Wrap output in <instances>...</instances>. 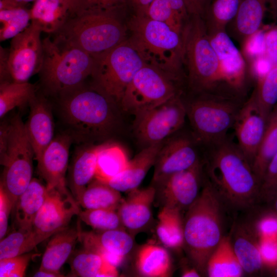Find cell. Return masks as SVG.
<instances>
[{
    "label": "cell",
    "mask_w": 277,
    "mask_h": 277,
    "mask_svg": "<svg viewBox=\"0 0 277 277\" xmlns=\"http://www.w3.org/2000/svg\"><path fill=\"white\" fill-rule=\"evenodd\" d=\"M260 250L264 264L271 266L277 262V239L275 237H261Z\"/></svg>",
    "instance_id": "cell-50"
},
{
    "label": "cell",
    "mask_w": 277,
    "mask_h": 277,
    "mask_svg": "<svg viewBox=\"0 0 277 277\" xmlns=\"http://www.w3.org/2000/svg\"><path fill=\"white\" fill-rule=\"evenodd\" d=\"M208 146L206 178L225 203L244 209L258 201L261 182L238 145L226 138Z\"/></svg>",
    "instance_id": "cell-2"
},
{
    "label": "cell",
    "mask_w": 277,
    "mask_h": 277,
    "mask_svg": "<svg viewBox=\"0 0 277 277\" xmlns=\"http://www.w3.org/2000/svg\"><path fill=\"white\" fill-rule=\"evenodd\" d=\"M135 267L138 274L145 277H167L171 274L172 263L169 252L154 243L142 246L137 251Z\"/></svg>",
    "instance_id": "cell-29"
},
{
    "label": "cell",
    "mask_w": 277,
    "mask_h": 277,
    "mask_svg": "<svg viewBox=\"0 0 277 277\" xmlns=\"http://www.w3.org/2000/svg\"><path fill=\"white\" fill-rule=\"evenodd\" d=\"M186 116L185 104L178 94L135 117V135L145 147L164 142L182 127Z\"/></svg>",
    "instance_id": "cell-13"
},
{
    "label": "cell",
    "mask_w": 277,
    "mask_h": 277,
    "mask_svg": "<svg viewBox=\"0 0 277 277\" xmlns=\"http://www.w3.org/2000/svg\"><path fill=\"white\" fill-rule=\"evenodd\" d=\"M184 63L190 86L195 90L214 92L222 83L218 58L201 16L191 15L183 32Z\"/></svg>",
    "instance_id": "cell-7"
},
{
    "label": "cell",
    "mask_w": 277,
    "mask_h": 277,
    "mask_svg": "<svg viewBox=\"0 0 277 277\" xmlns=\"http://www.w3.org/2000/svg\"><path fill=\"white\" fill-rule=\"evenodd\" d=\"M30 10L31 23L42 32H56L70 16L72 7L65 0H36Z\"/></svg>",
    "instance_id": "cell-27"
},
{
    "label": "cell",
    "mask_w": 277,
    "mask_h": 277,
    "mask_svg": "<svg viewBox=\"0 0 277 277\" xmlns=\"http://www.w3.org/2000/svg\"><path fill=\"white\" fill-rule=\"evenodd\" d=\"M249 64L250 72L256 80L264 76L273 66L265 55L255 58Z\"/></svg>",
    "instance_id": "cell-52"
},
{
    "label": "cell",
    "mask_w": 277,
    "mask_h": 277,
    "mask_svg": "<svg viewBox=\"0 0 277 277\" xmlns=\"http://www.w3.org/2000/svg\"><path fill=\"white\" fill-rule=\"evenodd\" d=\"M205 92L185 105L194 138L209 146L226 138L242 104L215 92Z\"/></svg>",
    "instance_id": "cell-8"
},
{
    "label": "cell",
    "mask_w": 277,
    "mask_h": 277,
    "mask_svg": "<svg viewBox=\"0 0 277 277\" xmlns=\"http://www.w3.org/2000/svg\"><path fill=\"white\" fill-rule=\"evenodd\" d=\"M93 59L91 85L118 104L127 87L146 63L128 39Z\"/></svg>",
    "instance_id": "cell-9"
},
{
    "label": "cell",
    "mask_w": 277,
    "mask_h": 277,
    "mask_svg": "<svg viewBox=\"0 0 277 277\" xmlns=\"http://www.w3.org/2000/svg\"><path fill=\"white\" fill-rule=\"evenodd\" d=\"M204 164L200 160L191 167L174 173L159 184L155 199L161 207L187 209L197 197L203 182Z\"/></svg>",
    "instance_id": "cell-14"
},
{
    "label": "cell",
    "mask_w": 277,
    "mask_h": 277,
    "mask_svg": "<svg viewBox=\"0 0 277 277\" xmlns=\"http://www.w3.org/2000/svg\"><path fill=\"white\" fill-rule=\"evenodd\" d=\"M129 7V0H75L76 10H108Z\"/></svg>",
    "instance_id": "cell-47"
},
{
    "label": "cell",
    "mask_w": 277,
    "mask_h": 277,
    "mask_svg": "<svg viewBox=\"0 0 277 277\" xmlns=\"http://www.w3.org/2000/svg\"><path fill=\"white\" fill-rule=\"evenodd\" d=\"M129 160L124 148L115 143H102L97 155L95 179L107 182L122 172Z\"/></svg>",
    "instance_id": "cell-35"
},
{
    "label": "cell",
    "mask_w": 277,
    "mask_h": 277,
    "mask_svg": "<svg viewBox=\"0 0 277 277\" xmlns=\"http://www.w3.org/2000/svg\"><path fill=\"white\" fill-rule=\"evenodd\" d=\"M37 93L35 85L27 82L0 83V117L16 107L29 106Z\"/></svg>",
    "instance_id": "cell-38"
},
{
    "label": "cell",
    "mask_w": 277,
    "mask_h": 277,
    "mask_svg": "<svg viewBox=\"0 0 277 277\" xmlns=\"http://www.w3.org/2000/svg\"><path fill=\"white\" fill-rule=\"evenodd\" d=\"M71 275L79 277H115L118 275L116 266L100 254L84 248L70 262Z\"/></svg>",
    "instance_id": "cell-31"
},
{
    "label": "cell",
    "mask_w": 277,
    "mask_h": 277,
    "mask_svg": "<svg viewBox=\"0 0 277 277\" xmlns=\"http://www.w3.org/2000/svg\"><path fill=\"white\" fill-rule=\"evenodd\" d=\"M149 17L163 22L183 33L189 14L184 0H153L147 12Z\"/></svg>",
    "instance_id": "cell-34"
},
{
    "label": "cell",
    "mask_w": 277,
    "mask_h": 277,
    "mask_svg": "<svg viewBox=\"0 0 277 277\" xmlns=\"http://www.w3.org/2000/svg\"><path fill=\"white\" fill-rule=\"evenodd\" d=\"M79 240L84 248L100 254L116 267L123 263L134 245L133 236L124 229L80 230Z\"/></svg>",
    "instance_id": "cell-19"
},
{
    "label": "cell",
    "mask_w": 277,
    "mask_h": 277,
    "mask_svg": "<svg viewBox=\"0 0 277 277\" xmlns=\"http://www.w3.org/2000/svg\"><path fill=\"white\" fill-rule=\"evenodd\" d=\"M244 272L233 250L231 237L224 235L208 260L207 274L210 277H240Z\"/></svg>",
    "instance_id": "cell-32"
},
{
    "label": "cell",
    "mask_w": 277,
    "mask_h": 277,
    "mask_svg": "<svg viewBox=\"0 0 277 277\" xmlns=\"http://www.w3.org/2000/svg\"><path fill=\"white\" fill-rule=\"evenodd\" d=\"M34 152L27 134L25 123L18 114L10 120L7 149L0 155L4 167L1 185L12 202L13 209L19 195L32 179Z\"/></svg>",
    "instance_id": "cell-10"
},
{
    "label": "cell",
    "mask_w": 277,
    "mask_h": 277,
    "mask_svg": "<svg viewBox=\"0 0 277 277\" xmlns=\"http://www.w3.org/2000/svg\"><path fill=\"white\" fill-rule=\"evenodd\" d=\"M277 153V104L270 113L260 147L252 162V168L260 182L267 167Z\"/></svg>",
    "instance_id": "cell-37"
},
{
    "label": "cell",
    "mask_w": 277,
    "mask_h": 277,
    "mask_svg": "<svg viewBox=\"0 0 277 277\" xmlns=\"http://www.w3.org/2000/svg\"><path fill=\"white\" fill-rule=\"evenodd\" d=\"M216 54L222 82L238 92L244 88L248 71L246 60L226 31L208 34Z\"/></svg>",
    "instance_id": "cell-17"
},
{
    "label": "cell",
    "mask_w": 277,
    "mask_h": 277,
    "mask_svg": "<svg viewBox=\"0 0 277 277\" xmlns=\"http://www.w3.org/2000/svg\"><path fill=\"white\" fill-rule=\"evenodd\" d=\"M240 0H213L205 13L204 20L208 34L225 31L234 19Z\"/></svg>",
    "instance_id": "cell-39"
},
{
    "label": "cell",
    "mask_w": 277,
    "mask_h": 277,
    "mask_svg": "<svg viewBox=\"0 0 277 277\" xmlns=\"http://www.w3.org/2000/svg\"><path fill=\"white\" fill-rule=\"evenodd\" d=\"M13 206L8 195L0 186V239L4 238L8 229V219Z\"/></svg>",
    "instance_id": "cell-49"
},
{
    "label": "cell",
    "mask_w": 277,
    "mask_h": 277,
    "mask_svg": "<svg viewBox=\"0 0 277 277\" xmlns=\"http://www.w3.org/2000/svg\"><path fill=\"white\" fill-rule=\"evenodd\" d=\"M225 205L206 178L197 197L187 209L184 219V248L201 273L206 272L208 260L224 236Z\"/></svg>",
    "instance_id": "cell-3"
},
{
    "label": "cell",
    "mask_w": 277,
    "mask_h": 277,
    "mask_svg": "<svg viewBox=\"0 0 277 277\" xmlns=\"http://www.w3.org/2000/svg\"><path fill=\"white\" fill-rule=\"evenodd\" d=\"M33 254L28 252L0 260L1 277H23Z\"/></svg>",
    "instance_id": "cell-45"
},
{
    "label": "cell",
    "mask_w": 277,
    "mask_h": 277,
    "mask_svg": "<svg viewBox=\"0 0 277 277\" xmlns=\"http://www.w3.org/2000/svg\"><path fill=\"white\" fill-rule=\"evenodd\" d=\"M199 160L188 138L180 136L164 143L154 165L151 185L154 186L171 175L191 167Z\"/></svg>",
    "instance_id": "cell-18"
},
{
    "label": "cell",
    "mask_w": 277,
    "mask_h": 277,
    "mask_svg": "<svg viewBox=\"0 0 277 277\" xmlns=\"http://www.w3.org/2000/svg\"><path fill=\"white\" fill-rule=\"evenodd\" d=\"M264 44V55L273 66L277 65V26L265 30Z\"/></svg>",
    "instance_id": "cell-48"
},
{
    "label": "cell",
    "mask_w": 277,
    "mask_h": 277,
    "mask_svg": "<svg viewBox=\"0 0 277 277\" xmlns=\"http://www.w3.org/2000/svg\"><path fill=\"white\" fill-rule=\"evenodd\" d=\"M44 93H36L29 104L30 112L25 123L27 134L37 160L54 139L51 106Z\"/></svg>",
    "instance_id": "cell-21"
},
{
    "label": "cell",
    "mask_w": 277,
    "mask_h": 277,
    "mask_svg": "<svg viewBox=\"0 0 277 277\" xmlns=\"http://www.w3.org/2000/svg\"><path fill=\"white\" fill-rule=\"evenodd\" d=\"M127 27L131 34L128 41L146 63L175 80L184 63L183 33L163 22L134 14Z\"/></svg>",
    "instance_id": "cell-6"
},
{
    "label": "cell",
    "mask_w": 277,
    "mask_h": 277,
    "mask_svg": "<svg viewBox=\"0 0 277 277\" xmlns=\"http://www.w3.org/2000/svg\"><path fill=\"white\" fill-rule=\"evenodd\" d=\"M80 230L67 227L54 234L47 245L39 269L60 273L80 238Z\"/></svg>",
    "instance_id": "cell-26"
},
{
    "label": "cell",
    "mask_w": 277,
    "mask_h": 277,
    "mask_svg": "<svg viewBox=\"0 0 277 277\" xmlns=\"http://www.w3.org/2000/svg\"><path fill=\"white\" fill-rule=\"evenodd\" d=\"M122 200L121 192L94 178L84 191L78 204L84 209L117 210Z\"/></svg>",
    "instance_id": "cell-36"
},
{
    "label": "cell",
    "mask_w": 277,
    "mask_h": 277,
    "mask_svg": "<svg viewBox=\"0 0 277 277\" xmlns=\"http://www.w3.org/2000/svg\"><path fill=\"white\" fill-rule=\"evenodd\" d=\"M101 144H84L75 152L70 165L69 187L78 203L87 186L94 179Z\"/></svg>",
    "instance_id": "cell-25"
},
{
    "label": "cell",
    "mask_w": 277,
    "mask_h": 277,
    "mask_svg": "<svg viewBox=\"0 0 277 277\" xmlns=\"http://www.w3.org/2000/svg\"><path fill=\"white\" fill-rule=\"evenodd\" d=\"M277 193V153L272 158L261 183L259 201L271 202Z\"/></svg>",
    "instance_id": "cell-44"
},
{
    "label": "cell",
    "mask_w": 277,
    "mask_h": 277,
    "mask_svg": "<svg viewBox=\"0 0 277 277\" xmlns=\"http://www.w3.org/2000/svg\"><path fill=\"white\" fill-rule=\"evenodd\" d=\"M80 206L67 188L47 189L45 201L34 219L33 230L45 240L66 228L72 218L78 215Z\"/></svg>",
    "instance_id": "cell-15"
},
{
    "label": "cell",
    "mask_w": 277,
    "mask_h": 277,
    "mask_svg": "<svg viewBox=\"0 0 277 277\" xmlns=\"http://www.w3.org/2000/svg\"><path fill=\"white\" fill-rule=\"evenodd\" d=\"M234 230L232 246L244 271L249 274L258 272L264 264L255 227L243 223L238 224Z\"/></svg>",
    "instance_id": "cell-24"
},
{
    "label": "cell",
    "mask_w": 277,
    "mask_h": 277,
    "mask_svg": "<svg viewBox=\"0 0 277 277\" xmlns=\"http://www.w3.org/2000/svg\"><path fill=\"white\" fill-rule=\"evenodd\" d=\"M269 0H240L233 22L235 35L241 44L262 28Z\"/></svg>",
    "instance_id": "cell-30"
},
{
    "label": "cell",
    "mask_w": 277,
    "mask_h": 277,
    "mask_svg": "<svg viewBox=\"0 0 277 277\" xmlns=\"http://www.w3.org/2000/svg\"><path fill=\"white\" fill-rule=\"evenodd\" d=\"M129 8L76 10L53 35L60 36L92 57L104 53L127 39L122 16Z\"/></svg>",
    "instance_id": "cell-4"
},
{
    "label": "cell",
    "mask_w": 277,
    "mask_h": 277,
    "mask_svg": "<svg viewBox=\"0 0 277 277\" xmlns=\"http://www.w3.org/2000/svg\"><path fill=\"white\" fill-rule=\"evenodd\" d=\"M44 241L33 229L14 231L1 240L0 260L30 252Z\"/></svg>",
    "instance_id": "cell-40"
},
{
    "label": "cell",
    "mask_w": 277,
    "mask_h": 277,
    "mask_svg": "<svg viewBox=\"0 0 277 277\" xmlns=\"http://www.w3.org/2000/svg\"><path fill=\"white\" fill-rule=\"evenodd\" d=\"M256 82L253 92L260 108L268 119L277 104V65L273 66Z\"/></svg>",
    "instance_id": "cell-42"
},
{
    "label": "cell",
    "mask_w": 277,
    "mask_h": 277,
    "mask_svg": "<svg viewBox=\"0 0 277 277\" xmlns=\"http://www.w3.org/2000/svg\"><path fill=\"white\" fill-rule=\"evenodd\" d=\"M47 193L46 186L32 178L26 190L18 197L14 209L18 229H33L34 219L43 205Z\"/></svg>",
    "instance_id": "cell-28"
},
{
    "label": "cell",
    "mask_w": 277,
    "mask_h": 277,
    "mask_svg": "<svg viewBox=\"0 0 277 277\" xmlns=\"http://www.w3.org/2000/svg\"><path fill=\"white\" fill-rule=\"evenodd\" d=\"M271 203L273 204L274 214L277 216V193L274 196Z\"/></svg>",
    "instance_id": "cell-61"
},
{
    "label": "cell",
    "mask_w": 277,
    "mask_h": 277,
    "mask_svg": "<svg viewBox=\"0 0 277 277\" xmlns=\"http://www.w3.org/2000/svg\"><path fill=\"white\" fill-rule=\"evenodd\" d=\"M181 276L183 277H199L201 276L200 272L194 267H186L182 269Z\"/></svg>",
    "instance_id": "cell-57"
},
{
    "label": "cell",
    "mask_w": 277,
    "mask_h": 277,
    "mask_svg": "<svg viewBox=\"0 0 277 277\" xmlns=\"http://www.w3.org/2000/svg\"><path fill=\"white\" fill-rule=\"evenodd\" d=\"M63 276L61 273L53 272L41 269H38L33 275V276L35 277H61Z\"/></svg>",
    "instance_id": "cell-58"
},
{
    "label": "cell",
    "mask_w": 277,
    "mask_h": 277,
    "mask_svg": "<svg viewBox=\"0 0 277 277\" xmlns=\"http://www.w3.org/2000/svg\"><path fill=\"white\" fill-rule=\"evenodd\" d=\"M10 129V121H3L0 127V155L6 151Z\"/></svg>",
    "instance_id": "cell-55"
},
{
    "label": "cell",
    "mask_w": 277,
    "mask_h": 277,
    "mask_svg": "<svg viewBox=\"0 0 277 277\" xmlns=\"http://www.w3.org/2000/svg\"><path fill=\"white\" fill-rule=\"evenodd\" d=\"M41 29L30 24L11 38L10 47H0V83L28 82L38 73L43 61Z\"/></svg>",
    "instance_id": "cell-11"
},
{
    "label": "cell",
    "mask_w": 277,
    "mask_h": 277,
    "mask_svg": "<svg viewBox=\"0 0 277 277\" xmlns=\"http://www.w3.org/2000/svg\"><path fill=\"white\" fill-rule=\"evenodd\" d=\"M153 0H129V7L133 14L147 16L148 8Z\"/></svg>",
    "instance_id": "cell-54"
},
{
    "label": "cell",
    "mask_w": 277,
    "mask_h": 277,
    "mask_svg": "<svg viewBox=\"0 0 277 277\" xmlns=\"http://www.w3.org/2000/svg\"><path fill=\"white\" fill-rule=\"evenodd\" d=\"M43 61L38 72L43 93L54 98L81 86L91 76L93 59L62 37L42 39Z\"/></svg>",
    "instance_id": "cell-5"
},
{
    "label": "cell",
    "mask_w": 277,
    "mask_h": 277,
    "mask_svg": "<svg viewBox=\"0 0 277 277\" xmlns=\"http://www.w3.org/2000/svg\"><path fill=\"white\" fill-rule=\"evenodd\" d=\"M156 235L166 247L180 250L184 248V220L181 211L166 207H161L159 212Z\"/></svg>",
    "instance_id": "cell-33"
},
{
    "label": "cell",
    "mask_w": 277,
    "mask_h": 277,
    "mask_svg": "<svg viewBox=\"0 0 277 277\" xmlns=\"http://www.w3.org/2000/svg\"><path fill=\"white\" fill-rule=\"evenodd\" d=\"M268 6L273 15L277 19V0H269Z\"/></svg>",
    "instance_id": "cell-59"
},
{
    "label": "cell",
    "mask_w": 277,
    "mask_h": 277,
    "mask_svg": "<svg viewBox=\"0 0 277 277\" xmlns=\"http://www.w3.org/2000/svg\"><path fill=\"white\" fill-rule=\"evenodd\" d=\"M54 98L65 133L73 142L99 144L117 126V103L92 85L85 83Z\"/></svg>",
    "instance_id": "cell-1"
},
{
    "label": "cell",
    "mask_w": 277,
    "mask_h": 277,
    "mask_svg": "<svg viewBox=\"0 0 277 277\" xmlns=\"http://www.w3.org/2000/svg\"><path fill=\"white\" fill-rule=\"evenodd\" d=\"M270 274L272 276L277 277V262L274 264L269 266Z\"/></svg>",
    "instance_id": "cell-60"
},
{
    "label": "cell",
    "mask_w": 277,
    "mask_h": 277,
    "mask_svg": "<svg viewBox=\"0 0 277 277\" xmlns=\"http://www.w3.org/2000/svg\"><path fill=\"white\" fill-rule=\"evenodd\" d=\"M36 0H0V10L25 7L29 3Z\"/></svg>",
    "instance_id": "cell-56"
},
{
    "label": "cell",
    "mask_w": 277,
    "mask_h": 277,
    "mask_svg": "<svg viewBox=\"0 0 277 277\" xmlns=\"http://www.w3.org/2000/svg\"><path fill=\"white\" fill-rule=\"evenodd\" d=\"M30 10L25 7L0 10V41L12 38L29 25Z\"/></svg>",
    "instance_id": "cell-41"
},
{
    "label": "cell",
    "mask_w": 277,
    "mask_h": 277,
    "mask_svg": "<svg viewBox=\"0 0 277 277\" xmlns=\"http://www.w3.org/2000/svg\"><path fill=\"white\" fill-rule=\"evenodd\" d=\"M123 199L117 211L125 230L132 236L142 231L150 223L152 206L156 195L155 188H138L128 192Z\"/></svg>",
    "instance_id": "cell-22"
},
{
    "label": "cell",
    "mask_w": 277,
    "mask_h": 277,
    "mask_svg": "<svg viewBox=\"0 0 277 277\" xmlns=\"http://www.w3.org/2000/svg\"><path fill=\"white\" fill-rule=\"evenodd\" d=\"M175 81L159 68L145 63L127 87L122 109L136 117L178 95Z\"/></svg>",
    "instance_id": "cell-12"
},
{
    "label": "cell",
    "mask_w": 277,
    "mask_h": 277,
    "mask_svg": "<svg viewBox=\"0 0 277 277\" xmlns=\"http://www.w3.org/2000/svg\"><path fill=\"white\" fill-rule=\"evenodd\" d=\"M190 15L204 17L209 6L210 0H184Z\"/></svg>",
    "instance_id": "cell-53"
},
{
    "label": "cell",
    "mask_w": 277,
    "mask_h": 277,
    "mask_svg": "<svg viewBox=\"0 0 277 277\" xmlns=\"http://www.w3.org/2000/svg\"><path fill=\"white\" fill-rule=\"evenodd\" d=\"M164 142L144 147L126 168L107 183L120 192H129L138 187L148 171L154 166L158 153Z\"/></svg>",
    "instance_id": "cell-23"
},
{
    "label": "cell",
    "mask_w": 277,
    "mask_h": 277,
    "mask_svg": "<svg viewBox=\"0 0 277 277\" xmlns=\"http://www.w3.org/2000/svg\"><path fill=\"white\" fill-rule=\"evenodd\" d=\"M257 229L261 237H275L277 235V216L264 217L259 222Z\"/></svg>",
    "instance_id": "cell-51"
},
{
    "label": "cell",
    "mask_w": 277,
    "mask_h": 277,
    "mask_svg": "<svg viewBox=\"0 0 277 277\" xmlns=\"http://www.w3.org/2000/svg\"><path fill=\"white\" fill-rule=\"evenodd\" d=\"M267 121L253 92L242 105L233 125L237 145L251 165L262 140Z\"/></svg>",
    "instance_id": "cell-16"
},
{
    "label": "cell",
    "mask_w": 277,
    "mask_h": 277,
    "mask_svg": "<svg viewBox=\"0 0 277 277\" xmlns=\"http://www.w3.org/2000/svg\"><path fill=\"white\" fill-rule=\"evenodd\" d=\"M265 30L262 28L248 37L241 44V52L249 63L255 58L264 55Z\"/></svg>",
    "instance_id": "cell-46"
},
{
    "label": "cell",
    "mask_w": 277,
    "mask_h": 277,
    "mask_svg": "<svg viewBox=\"0 0 277 277\" xmlns=\"http://www.w3.org/2000/svg\"><path fill=\"white\" fill-rule=\"evenodd\" d=\"M73 140L66 133L57 135L36 160L37 170L48 190L67 189L66 173Z\"/></svg>",
    "instance_id": "cell-20"
},
{
    "label": "cell",
    "mask_w": 277,
    "mask_h": 277,
    "mask_svg": "<svg viewBox=\"0 0 277 277\" xmlns=\"http://www.w3.org/2000/svg\"><path fill=\"white\" fill-rule=\"evenodd\" d=\"M78 215L81 221L96 231L125 229L116 209H84Z\"/></svg>",
    "instance_id": "cell-43"
},
{
    "label": "cell",
    "mask_w": 277,
    "mask_h": 277,
    "mask_svg": "<svg viewBox=\"0 0 277 277\" xmlns=\"http://www.w3.org/2000/svg\"><path fill=\"white\" fill-rule=\"evenodd\" d=\"M66 2H67L72 7V10L73 9L74 4H75V0H65Z\"/></svg>",
    "instance_id": "cell-62"
}]
</instances>
